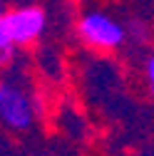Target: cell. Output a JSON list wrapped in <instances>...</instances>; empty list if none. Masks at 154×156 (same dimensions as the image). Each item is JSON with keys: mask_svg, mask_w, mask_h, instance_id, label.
<instances>
[{"mask_svg": "<svg viewBox=\"0 0 154 156\" xmlns=\"http://www.w3.org/2000/svg\"><path fill=\"white\" fill-rule=\"evenodd\" d=\"M77 37L97 52H114L127 40V30L114 15L105 10H87L77 20Z\"/></svg>", "mask_w": 154, "mask_h": 156, "instance_id": "obj_1", "label": "cell"}, {"mask_svg": "<svg viewBox=\"0 0 154 156\" xmlns=\"http://www.w3.org/2000/svg\"><path fill=\"white\" fill-rule=\"evenodd\" d=\"M47 27V12L40 5H17L5 10V30L15 47H30L42 37Z\"/></svg>", "mask_w": 154, "mask_h": 156, "instance_id": "obj_3", "label": "cell"}, {"mask_svg": "<svg viewBox=\"0 0 154 156\" xmlns=\"http://www.w3.org/2000/svg\"><path fill=\"white\" fill-rule=\"evenodd\" d=\"M37 122L35 97L17 82L0 77V124L10 131H28Z\"/></svg>", "mask_w": 154, "mask_h": 156, "instance_id": "obj_2", "label": "cell"}, {"mask_svg": "<svg viewBox=\"0 0 154 156\" xmlns=\"http://www.w3.org/2000/svg\"><path fill=\"white\" fill-rule=\"evenodd\" d=\"M144 82H147L149 94L154 97V52L147 57V62H144Z\"/></svg>", "mask_w": 154, "mask_h": 156, "instance_id": "obj_4", "label": "cell"}]
</instances>
